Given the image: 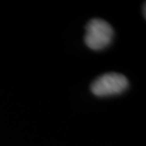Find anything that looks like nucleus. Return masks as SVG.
Wrapping results in <instances>:
<instances>
[{
	"instance_id": "f257e3e1",
	"label": "nucleus",
	"mask_w": 146,
	"mask_h": 146,
	"mask_svg": "<svg viewBox=\"0 0 146 146\" xmlns=\"http://www.w3.org/2000/svg\"><path fill=\"white\" fill-rule=\"evenodd\" d=\"M114 37V29L110 24L101 19H93L86 26L84 42L88 48L99 51L110 46Z\"/></svg>"
},
{
	"instance_id": "f03ea898",
	"label": "nucleus",
	"mask_w": 146,
	"mask_h": 146,
	"mask_svg": "<svg viewBox=\"0 0 146 146\" xmlns=\"http://www.w3.org/2000/svg\"><path fill=\"white\" fill-rule=\"evenodd\" d=\"M129 82L123 75L108 73L100 76L91 84V91L96 96H108L120 94L128 88Z\"/></svg>"
}]
</instances>
